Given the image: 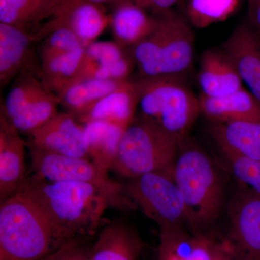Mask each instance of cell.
<instances>
[{
    "label": "cell",
    "instance_id": "8fae6325",
    "mask_svg": "<svg viewBox=\"0 0 260 260\" xmlns=\"http://www.w3.org/2000/svg\"><path fill=\"white\" fill-rule=\"evenodd\" d=\"M112 21V15L107 14L102 4L80 3L61 8L55 16L44 24L36 34L34 42L42 40L50 32L60 27H68L79 38L84 47L96 42Z\"/></svg>",
    "mask_w": 260,
    "mask_h": 260
},
{
    "label": "cell",
    "instance_id": "2e32d148",
    "mask_svg": "<svg viewBox=\"0 0 260 260\" xmlns=\"http://www.w3.org/2000/svg\"><path fill=\"white\" fill-rule=\"evenodd\" d=\"M200 113L215 124L237 121L260 123V101L243 87L218 98L200 95Z\"/></svg>",
    "mask_w": 260,
    "mask_h": 260
},
{
    "label": "cell",
    "instance_id": "277c9868",
    "mask_svg": "<svg viewBox=\"0 0 260 260\" xmlns=\"http://www.w3.org/2000/svg\"><path fill=\"white\" fill-rule=\"evenodd\" d=\"M138 90L141 120L153 123L179 143L188 134L200 114L197 97L180 76L138 77Z\"/></svg>",
    "mask_w": 260,
    "mask_h": 260
},
{
    "label": "cell",
    "instance_id": "5b68a950",
    "mask_svg": "<svg viewBox=\"0 0 260 260\" xmlns=\"http://www.w3.org/2000/svg\"><path fill=\"white\" fill-rule=\"evenodd\" d=\"M155 17L153 31L132 50L139 77H183L192 64L194 32L187 21L171 10Z\"/></svg>",
    "mask_w": 260,
    "mask_h": 260
},
{
    "label": "cell",
    "instance_id": "e0dca14e",
    "mask_svg": "<svg viewBox=\"0 0 260 260\" xmlns=\"http://www.w3.org/2000/svg\"><path fill=\"white\" fill-rule=\"evenodd\" d=\"M144 247L141 237L129 225L107 223L92 245V260H138Z\"/></svg>",
    "mask_w": 260,
    "mask_h": 260
},
{
    "label": "cell",
    "instance_id": "7402d4cb",
    "mask_svg": "<svg viewBox=\"0 0 260 260\" xmlns=\"http://www.w3.org/2000/svg\"><path fill=\"white\" fill-rule=\"evenodd\" d=\"M65 0H0V23L26 29L55 16Z\"/></svg>",
    "mask_w": 260,
    "mask_h": 260
},
{
    "label": "cell",
    "instance_id": "44dd1931",
    "mask_svg": "<svg viewBox=\"0 0 260 260\" xmlns=\"http://www.w3.org/2000/svg\"><path fill=\"white\" fill-rule=\"evenodd\" d=\"M88 142L89 158L105 172L111 170L125 129L106 121L83 124Z\"/></svg>",
    "mask_w": 260,
    "mask_h": 260
},
{
    "label": "cell",
    "instance_id": "4fadbf2b",
    "mask_svg": "<svg viewBox=\"0 0 260 260\" xmlns=\"http://www.w3.org/2000/svg\"><path fill=\"white\" fill-rule=\"evenodd\" d=\"M221 49L232 61L243 83L260 101V35L248 24L233 30Z\"/></svg>",
    "mask_w": 260,
    "mask_h": 260
},
{
    "label": "cell",
    "instance_id": "9c48e42d",
    "mask_svg": "<svg viewBox=\"0 0 260 260\" xmlns=\"http://www.w3.org/2000/svg\"><path fill=\"white\" fill-rule=\"evenodd\" d=\"M226 241L236 260H260V196L238 186L229 205Z\"/></svg>",
    "mask_w": 260,
    "mask_h": 260
},
{
    "label": "cell",
    "instance_id": "4dcf8cb0",
    "mask_svg": "<svg viewBox=\"0 0 260 260\" xmlns=\"http://www.w3.org/2000/svg\"><path fill=\"white\" fill-rule=\"evenodd\" d=\"M85 237L70 239L61 247L42 260H92V246H89Z\"/></svg>",
    "mask_w": 260,
    "mask_h": 260
},
{
    "label": "cell",
    "instance_id": "8992f818",
    "mask_svg": "<svg viewBox=\"0 0 260 260\" xmlns=\"http://www.w3.org/2000/svg\"><path fill=\"white\" fill-rule=\"evenodd\" d=\"M179 145L160 126L140 119L124 132L111 170L130 179L153 172L174 175Z\"/></svg>",
    "mask_w": 260,
    "mask_h": 260
},
{
    "label": "cell",
    "instance_id": "e575fe53",
    "mask_svg": "<svg viewBox=\"0 0 260 260\" xmlns=\"http://www.w3.org/2000/svg\"><path fill=\"white\" fill-rule=\"evenodd\" d=\"M249 25L260 35V0H246Z\"/></svg>",
    "mask_w": 260,
    "mask_h": 260
},
{
    "label": "cell",
    "instance_id": "f1b7e54d",
    "mask_svg": "<svg viewBox=\"0 0 260 260\" xmlns=\"http://www.w3.org/2000/svg\"><path fill=\"white\" fill-rule=\"evenodd\" d=\"M239 186L260 196V161L220 149Z\"/></svg>",
    "mask_w": 260,
    "mask_h": 260
},
{
    "label": "cell",
    "instance_id": "7c38bea8",
    "mask_svg": "<svg viewBox=\"0 0 260 260\" xmlns=\"http://www.w3.org/2000/svg\"><path fill=\"white\" fill-rule=\"evenodd\" d=\"M0 109V202L18 193L26 179L27 142Z\"/></svg>",
    "mask_w": 260,
    "mask_h": 260
},
{
    "label": "cell",
    "instance_id": "d590c367",
    "mask_svg": "<svg viewBox=\"0 0 260 260\" xmlns=\"http://www.w3.org/2000/svg\"><path fill=\"white\" fill-rule=\"evenodd\" d=\"M109 1H111V0H65L64 3L61 6V8H68V7H70L72 5L80 3H95V4L103 5L104 3H107V2Z\"/></svg>",
    "mask_w": 260,
    "mask_h": 260
},
{
    "label": "cell",
    "instance_id": "d6a6232c",
    "mask_svg": "<svg viewBox=\"0 0 260 260\" xmlns=\"http://www.w3.org/2000/svg\"><path fill=\"white\" fill-rule=\"evenodd\" d=\"M145 10H152L155 15L170 10L179 0H127Z\"/></svg>",
    "mask_w": 260,
    "mask_h": 260
},
{
    "label": "cell",
    "instance_id": "30bf717a",
    "mask_svg": "<svg viewBox=\"0 0 260 260\" xmlns=\"http://www.w3.org/2000/svg\"><path fill=\"white\" fill-rule=\"evenodd\" d=\"M28 136L27 143L46 151L90 158L88 138L83 125L80 124L71 113L58 112L50 120Z\"/></svg>",
    "mask_w": 260,
    "mask_h": 260
},
{
    "label": "cell",
    "instance_id": "83f0119b",
    "mask_svg": "<svg viewBox=\"0 0 260 260\" xmlns=\"http://www.w3.org/2000/svg\"><path fill=\"white\" fill-rule=\"evenodd\" d=\"M44 88L41 80L28 68L25 69L17 77L5 104H1V109L8 119L11 120Z\"/></svg>",
    "mask_w": 260,
    "mask_h": 260
},
{
    "label": "cell",
    "instance_id": "7a4b0ae2",
    "mask_svg": "<svg viewBox=\"0 0 260 260\" xmlns=\"http://www.w3.org/2000/svg\"><path fill=\"white\" fill-rule=\"evenodd\" d=\"M186 140L179 145L174 179L184 199L191 232L210 235L207 232L223 208L225 181L209 154Z\"/></svg>",
    "mask_w": 260,
    "mask_h": 260
},
{
    "label": "cell",
    "instance_id": "484cf974",
    "mask_svg": "<svg viewBox=\"0 0 260 260\" xmlns=\"http://www.w3.org/2000/svg\"><path fill=\"white\" fill-rule=\"evenodd\" d=\"M239 4L240 0H186V15L192 26L206 28L230 18Z\"/></svg>",
    "mask_w": 260,
    "mask_h": 260
},
{
    "label": "cell",
    "instance_id": "cb8c5ba5",
    "mask_svg": "<svg viewBox=\"0 0 260 260\" xmlns=\"http://www.w3.org/2000/svg\"><path fill=\"white\" fill-rule=\"evenodd\" d=\"M85 48L42 61L41 81L44 88L59 95L78 75L85 56Z\"/></svg>",
    "mask_w": 260,
    "mask_h": 260
},
{
    "label": "cell",
    "instance_id": "1f68e13d",
    "mask_svg": "<svg viewBox=\"0 0 260 260\" xmlns=\"http://www.w3.org/2000/svg\"><path fill=\"white\" fill-rule=\"evenodd\" d=\"M213 240L211 236L196 235V242L190 260H211Z\"/></svg>",
    "mask_w": 260,
    "mask_h": 260
},
{
    "label": "cell",
    "instance_id": "4316f807",
    "mask_svg": "<svg viewBox=\"0 0 260 260\" xmlns=\"http://www.w3.org/2000/svg\"><path fill=\"white\" fill-rule=\"evenodd\" d=\"M115 42H95L85 47V56L78 75L70 84L80 80L95 78L98 72L107 65L126 55Z\"/></svg>",
    "mask_w": 260,
    "mask_h": 260
},
{
    "label": "cell",
    "instance_id": "d4e9b609",
    "mask_svg": "<svg viewBox=\"0 0 260 260\" xmlns=\"http://www.w3.org/2000/svg\"><path fill=\"white\" fill-rule=\"evenodd\" d=\"M59 105V96L44 88L9 121L19 132L28 135L56 115Z\"/></svg>",
    "mask_w": 260,
    "mask_h": 260
},
{
    "label": "cell",
    "instance_id": "5bb4252c",
    "mask_svg": "<svg viewBox=\"0 0 260 260\" xmlns=\"http://www.w3.org/2000/svg\"><path fill=\"white\" fill-rule=\"evenodd\" d=\"M138 104L139 97L134 80H128L86 112L75 117L83 124L102 121L126 129L134 122Z\"/></svg>",
    "mask_w": 260,
    "mask_h": 260
},
{
    "label": "cell",
    "instance_id": "52a82bcc",
    "mask_svg": "<svg viewBox=\"0 0 260 260\" xmlns=\"http://www.w3.org/2000/svg\"><path fill=\"white\" fill-rule=\"evenodd\" d=\"M27 142V141H26ZM34 174L49 181H76L93 184L104 191L111 207L124 210L138 208L119 183L88 158L66 156L46 151L27 143Z\"/></svg>",
    "mask_w": 260,
    "mask_h": 260
},
{
    "label": "cell",
    "instance_id": "d6986e66",
    "mask_svg": "<svg viewBox=\"0 0 260 260\" xmlns=\"http://www.w3.org/2000/svg\"><path fill=\"white\" fill-rule=\"evenodd\" d=\"M32 34L25 28L0 23V85H8L28 68Z\"/></svg>",
    "mask_w": 260,
    "mask_h": 260
},
{
    "label": "cell",
    "instance_id": "ac0fdd59",
    "mask_svg": "<svg viewBox=\"0 0 260 260\" xmlns=\"http://www.w3.org/2000/svg\"><path fill=\"white\" fill-rule=\"evenodd\" d=\"M156 23V17L150 16L141 7L127 0H118L110 25L114 42L126 49L144 40L153 31Z\"/></svg>",
    "mask_w": 260,
    "mask_h": 260
},
{
    "label": "cell",
    "instance_id": "3957f363",
    "mask_svg": "<svg viewBox=\"0 0 260 260\" xmlns=\"http://www.w3.org/2000/svg\"><path fill=\"white\" fill-rule=\"evenodd\" d=\"M68 241L18 192L0 205V260H42Z\"/></svg>",
    "mask_w": 260,
    "mask_h": 260
},
{
    "label": "cell",
    "instance_id": "603a6c76",
    "mask_svg": "<svg viewBox=\"0 0 260 260\" xmlns=\"http://www.w3.org/2000/svg\"><path fill=\"white\" fill-rule=\"evenodd\" d=\"M124 81L126 80L92 78L74 82L58 95L60 105L75 116L80 115L108 94L114 91Z\"/></svg>",
    "mask_w": 260,
    "mask_h": 260
},
{
    "label": "cell",
    "instance_id": "6da1fadb",
    "mask_svg": "<svg viewBox=\"0 0 260 260\" xmlns=\"http://www.w3.org/2000/svg\"><path fill=\"white\" fill-rule=\"evenodd\" d=\"M18 192L25 195L67 240L90 235L111 207L99 187L76 181H49L34 174Z\"/></svg>",
    "mask_w": 260,
    "mask_h": 260
},
{
    "label": "cell",
    "instance_id": "ffe728a7",
    "mask_svg": "<svg viewBox=\"0 0 260 260\" xmlns=\"http://www.w3.org/2000/svg\"><path fill=\"white\" fill-rule=\"evenodd\" d=\"M210 133L220 149L260 161V123L215 124Z\"/></svg>",
    "mask_w": 260,
    "mask_h": 260
},
{
    "label": "cell",
    "instance_id": "ba28073f",
    "mask_svg": "<svg viewBox=\"0 0 260 260\" xmlns=\"http://www.w3.org/2000/svg\"><path fill=\"white\" fill-rule=\"evenodd\" d=\"M125 190L159 229L187 224L184 199L174 175L162 172L143 174L130 179Z\"/></svg>",
    "mask_w": 260,
    "mask_h": 260
},
{
    "label": "cell",
    "instance_id": "f546056e",
    "mask_svg": "<svg viewBox=\"0 0 260 260\" xmlns=\"http://www.w3.org/2000/svg\"><path fill=\"white\" fill-rule=\"evenodd\" d=\"M82 47H84L79 38L71 29L60 27L44 38L41 48V60L47 61Z\"/></svg>",
    "mask_w": 260,
    "mask_h": 260
},
{
    "label": "cell",
    "instance_id": "9a60e30c",
    "mask_svg": "<svg viewBox=\"0 0 260 260\" xmlns=\"http://www.w3.org/2000/svg\"><path fill=\"white\" fill-rule=\"evenodd\" d=\"M198 80L201 95L208 97L224 96L244 87L235 67L221 48L203 53Z\"/></svg>",
    "mask_w": 260,
    "mask_h": 260
},
{
    "label": "cell",
    "instance_id": "836d02e7",
    "mask_svg": "<svg viewBox=\"0 0 260 260\" xmlns=\"http://www.w3.org/2000/svg\"><path fill=\"white\" fill-rule=\"evenodd\" d=\"M211 260H236L226 239L220 241L214 239L212 245Z\"/></svg>",
    "mask_w": 260,
    "mask_h": 260
}]
</instances>
